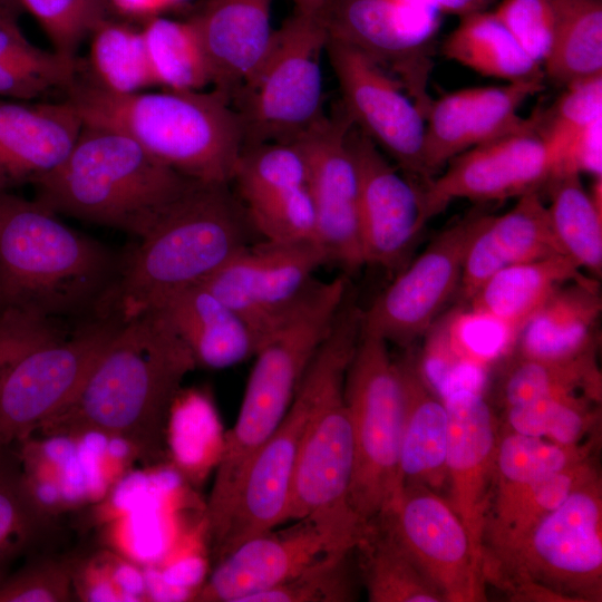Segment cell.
<instances>
[{"mask_svg": "<svg viewBox=\"0 0 602 602\" xmlns=\"http://www.w3.org/2000/svg\"><path fill=\"white\" fill-rule=\"evenodd\" d=\"M48 508L31 491L14 445L0 448V581L52 533Z\"/></svg>", "mask_w": 602, "mask_h": 602, "instance_id": "34", "label": "cell"}, {"mask_svg": "<svg viewBox=\"0 0 602 602\" xmlns=\"http://www.w3.org/2000/svg\"><path fill=\"white\" fill-rule=\"evenodd\" d=\"M273 0H202L188 16L213 88L231 99L263 59L273 33Z\"/></svg>", "mask_w": 602, "mask_h": 602, "instance_id": "25", "label": "cell"}, {"mask_svg": "<svg viewBox=\"0 0 602 602\" xmlns=\"http://www.w3.org/2000/svg\"><path fill=\"white\" fill-rule=\"evenodd\" d=\"M380 516L445 602L486 600L480 562L448 499L428 487L407 485Z\"/></svg>", "mask_w": 602, "mask_h": 602, "instance_id": "18", "label": "cell"}, {"mask_svg": "<svg viewBox=\"0 0 602 602\" xmlns=\"http://www.w3.org/2000/svg\"><path fill=\"white\" fill-rule=\"evenodd\" d=\"M84 123L67 100L0 97V192L35 185L67 156Z\"/></svg>", "mask_w": 602, "mask_h": 602, "instance_id": "24", "label": "cell"}, {"mask_svg": "<svg viewBox=\"0 0 602 602\" xmlns=\"http://www.w3.org/2000/svg\"><path fill=\"white\" fill-rule=\"evenodd\" d=\"M64 99L82 123L128 135L191 179L230 184L233 179L244 126L231 98L215 88L117 94L98 86L81 68Z\"/></svg>", "mask_w": 602, "mask_h": 602, "instance_id": "4", "label": "cell"}, {"mask_svg": "<svg viewBox=\"0 0 602 602\" xmlns=\"http://www.w3.org/2000/svg\"><path fill=\"white\" fill-rule=\"evenodd\" d=\"M343 386L324 399L309 424L285 512V522H312L334 552L353 550L366 526L350 504L356 455Z\"/></svg>", "mask_w": 602, "mask_h": 602, "instance_id": "12", "label": "cell"}, {"mask_svg": "<svg viewBox=\"0 0 602 602\" xmlns=\"http://www.w3.org/2000/svg\"><path fill=\"white\" fill-rule=\"evenodd\" d=\"M328 38L321 14L298 10L273 30L263 59L231 99L244 146L292 142L324 115L320 56Z\"/></svg>", "mask_w": 602, "mask_h": 602, "instance_id": "10", "label": "cell"}, {"mask_svg": "<svg viewBox=\"0 0 602 602\" xmlns=\"http://www.w3.org/2000/svg\"><path fill=\"white\" fill-rule=\"evenodd\" d=\"M334 552L318 527L308 520L255 535L214 561L195 602H249L295 576L323 554Z\"/></svg>", "mask_w": 602, "mask_h": 602, "instance_id": "22", "label": "cell"}, {"mask_svg": "<svg viewBox=\"0 0 602 602\" xmlns=\"http://www.w3.org/2000/svg\"><path fill=\"white\" fill-rule=\"evenodd\" d=\"M329 264L315 241L256 240L202 284L265 341L307 300L315 271ZM264 343V342H263Z\"/></svg>", "mask_w": 602, "mask_h": 602, "instance_id": "14", "label": "cell"}, {"mask_svg": "<svg viewBox=\"0 0 602 602\" xmlns=\"http://www.w3.org/2000/svg\"><path fill=\"white\" fill-rule=\"evenodd\" d=\"M294 4V10L308 13L322 14L332 0H291Z\"/></svg>", "mask_w": 602, "mask_h": 602, "instance_id": "55", "label": "cell"}, {"mask_svg": "<svg viewBox=\"0 0 602 602\" xmlns=\"http://www.w3.org/2000/svg\"><path fill=\"white\" fill-rule=\"evenodd\" d=\"M447 164L443 174L425 184L433 217L455 198L492 202L538 191L554 171L537 110L516 129L472 147Z\"/></svg>", "mask_w": 602, "mask_h": 602, "instance_id": "20", "label": "cell"}, {"mask_svg": "<svg viewBox=\"0 0 602 602\" xmlns=\"http://www.w3.org/2000/svg\"><path fill=\"white\" fill-rule=\"evenodd\" d=\"M17 18L0 16V97L35 101L54 93L65 96L79 75L82 59L33 45Z\"/></svg>", "mask_w": 602, "mask_h": 602, "instance_id": "32", "label": "cell"}, {"mask_svg": "<svg viewBox=\"0 0 602 602\" xmlns=\"http://www.w3.org/2000/svg\"><path fill=\"white\" fill-rule=\"evenodd\" d=\"M362 310L347 297L307 368L283 420L252 458L214 561L244 541L285 522L291 482L309 424L324 399L344 383L361 333Z\"/></svg>", "mask_w": 602, "mask_h": 602, "instance_id": "8", "label": "cell"}, {"mask_svg": "<svg viewBox=\"0 0 602 602\" xmlns=\"http://www.w3.org/2000/svg\"><path fill=\"white\" fill-rule=\"evenodd\" d=\"M443 55L483 76L507 82L543 79L542 65L521 47L491 10L459 18L441 46Z\"/></svg>", "mask_w": 602, "mask_h": 602, "instance_id": "33", "label": "cell"}, {"mask_svg": "<svg viewBox=\"0 0 602 602\" xmlns=\"http://www.w3.org/2000/svg\"><path fill=\"white\" fill-rule=\"evenodd\" d=\"M598 347L565 359L517 356L502 382L504 407L541 397L585 396L601 402Z\"/></svg>", "mask_w": 602, "mask_h": 602, "instance_id": "37", "label": "cell"}, {"mask_svg": "<svg viewBox=\"0 0 602 602\" xmlns=\"http://www.w3.org/2000/svg\"><path fill=\"white\" fill-rule=\"evenodd\" d=\"M245 207L308 185V164L297 140L245 145L233 179Z\"/></svg>", "mask_w": 602, "mask_h": 602, "instance_id": "42", "label": "cell"}, {"mask_svg": "<svg viewBox=\"0 0 602 602\" xmlns=\"http://www.w3.org/2000/svg\"><path fill=\"white\" fill-rule=\"evenodd\" d=\"M554 36L544 75L569 82L602 74V0H552Z\"/></svg>", "mask_w": 602, "mask_h": 602, "instance_id": "36", "label": "cell"}, {"mask_svg": "<svg viewBox=\"0 0 602 602\" xmlns=\"http://www.w3.org/2000/svg\"><path fill=\"white\" fill-rule=\"evenodd\" d=\"M548 217L563 253L580 270L600 278L602 273V211L590 197L576 173L548 179Z\"/></svg>", "mask_w": 602, "mask_h": 602, "instance_id": "38", "label": "cell"}, {"mask_svg": "<svg viewBox=\"0 0 602 602\" xmlns=\"http://www.w3.org/2000/svg\"><path fill=\"white\" fill-rule=\"evenodd\" d=\"M488 215L470 213L441 231L362 310V330L411 348L458 289L467 249Z\"/></svg>", "mask_w": 602, "mask_h": 602, "instance_id": "15", "label": "cell"}, {"mask_svg": "<svg viewBox=\"0 0 602 602\" xmlns=\"http://www.w3.org/2000/svg\"><path fill=\"white\" fill-rule=\"evenodd\" d=\"M482 572L515 601L601 602L600 474L515 540L484 553Z\"/></svg>", "mask_w": 602, "mask_h": 602, "instance_id": "7", "label": "cell"}, {"mask_svg": "<svg viewBox=\"0 0 602 602\" xmlns=\"http://www.w3.org/2000/svg\"><path fill=\"white\" fill-rule=\"evenodd\" d=\"M90 38L89 58L82 60V70L98 86L117 94L156 86L142 30L107 19Z\"/></svg>", "mask_w": 602, "mask_h": 602, "instance_id": "41", "label": "cell"}, {"mask_svg": "<svg viewBox=\"0 0 602 602\" xmlns=\"http://www.w3.org/2000/svg\"><path fill=\"white\" fill-rule=\"evenodd\" d=\"M444 315L449 342L462 358L489 368L514 352L520 330L511 323L469 307Z\"/></svg>", "mask_w": 602, "mask_h": 602, "instance_id": "45", "label": "cell"}, {"mask_svg": "<svg viewBox=\"0 0 602 602\" xmlns=\"http://www.w3.org/2000/svg\"><path fill=\"white\" fill-rule=\"evenodd\" d=\"M349 291L348 276L318 280L302 305L255 353L239 415L227 431L206 507L212 546L221 541L247 467L288 412L298 386Z\"/></svg>", "mask_w": 602, "mask_h": 602, "instance_id": "5", "label": "cell"}, {"mask_svg": "<svg viewBox=\"0 0 602 602\" xmlns=\"http://www.w3.org/2000/svg\"><path fill=\"white\" fill-rule=\"evenodd\" d=\"M592 445L588 441L564 446L507 429L497 441L488 508L537 480L591 457Z\"/></svg>", "mask_w": 602, "mask_h": 602, "instance_id": "39", "label": "cell"}, {"mask_svg": "<svg viewBox=\"0 0 602 602\" xmlns=\"http://www.w3.org/2000/svg\"><path fill=\"white\" fill-rule=\"evenodd\" d=\"M441 14L457 16L459 18L486 11L498 0H430Z\"/></svg>", "mask_w": 602, "mask_h": 602, "instance_id": "53", "label": "cell"}, {"mask_svg": "<svg viewBox=\"0 0 602 602\" xmlns=\"http://www.w3.org/2000/svg\"><path fill=\"white\" fill-rule=\"evenodd\" d=\"M153 310L186 346L196 367H233L254 357L264 342L242 317L203 284L171 294Z\"/></svg>", "mask_w": 602, "mask_h": 602, "instance_id": "27", "label": "cell"}, {"mask_svg": "<svg viewBox=\"0 0 602 602\" xmlns=\"http://www.w3.org/2000/svg\"><path fill=\"white\" fill-rule=\"evenodd\" d=\"M602 310L592 276L555 289L521 327L514 352L533 359H565L598 347Z\"/></svg>", "mask_w": 602, "mask_h": 602, "instance_id": "28", "label": "cell"}, {"mask_svg": "<svg viewBox=\"0 0 602 602\" xmlns=\"http://www.w3.org/2000/svg\"><path fill=\"white\" fill-rule=\"evenodd\" d=\"M599 474L589 457L491 506L485 520L482 556L515 540L540 517L561 505L575 488Z\"/></svg>", "mask_w": 602, "mask_h": 602, "instance_id": "35", "label": "cell"}, {"mask_svg": "<svg viewBox=\"0 0 602 602\" xmlns=\"http://www.w3.org/2000/svg\"><path fill=\"white\" fill-rule=\"evenodd\" d=\"M355 555L369 602H445L382 516L366 524Z\"/></svg>", "mask_w": 602, "mask_h": 602, "instance_id": "30", "label": "cell"}, {"mask_svg": "<svg viewBox=\"0 0 602 602\" xmlns=\"http://www.w3.org/2000/svg\"><path fill=\"white\" fill-rule=\"evenodd\" d=\"M62 329L60 321L17 311L0 313V380L26 352Z\"/></svg>", "mask_w": 602, "mask_h": 602, "instance_id": "51", "label": "cell"}, {"mask_svg": "<svg viewBox=\"0 0 602 602\" xmlns=\"http://www.w3.org/2000/svg\"><path fill=\"white\" fill-rule=\"evenodd\" d=\"M543 79L473 87L433 99L425 117L424 161L429 179L460 153L520 127L518 109Z\"/></svg>", "mask_w": 602, "mask_h": 602, "instance_id": "23", "label": "cell"}, {"mask_svg": "<svg viewBox=\"0 0 602 602\" xmlns=\"http://www.w3.org/2000/svg\"><path fill=\"white\" fill-rule=\"evenodd\" d=\"M40 23L55 50L77 56L81 42L108 18L109 0H18Z\"/></svg>", "mask_w": 602, "mask_h": 602, "instance_id": "46", "label": "cell"}, {"mask_svg": "<svg viewBox=\"0 0 602 602\" xmlns=\"http://www.w3.org/2000/svg\"><path fill=\"white\" fill-rule=\"evenodd\" d=\"M142 33L156 86L171 90H202L211 71L197 32L188 19L153 16Z\"/></svg>", "mask_w": 602, "mask_h": 602, "instance_id": "40", "label": "cell"}, {"mask_svg": "<svg viewBox=\"0 0 602 602\" xmlns=\"http://www.w3.org/2000/svg\"><path fill=\"white\" fill-rule=\"evenodd\" d=\"M352 124L406 175L429 182L424 161L425 117L400 82L355 47L328 38L326 50Z\"/></svg>", "mask_w": 602, "mask_h": 602, "instance_id": "16", "label": "cell"}, {"mask_svg": "<svg viewBox=\"0 0 602 602\" xmlns=\"http://www.w3.org/2000/svg\"><path fill=\"white\" fill-rule=\"evenodd\" d=\"M406 351L398 360L405 387L399 479L401 487L421 485L439 493L447 485V410L420 377L411 348Z\"/></svg>", "mask_w": 602, "mask_h": 602, "instance_id": "29", "label": "cell"}, {"mask_svg": "<svg viewBox=\"0 0 602 602\" xmlns=\"http://www.w3.org/2000/svg\"><path fill=\"white\" fill-rule=\"evenodd\" d=\"M492 11L528 56L543 67L554 36L552 0H501Z\"/></svg>", "mask_w": 602, "mask_h": 602, "instance_id": "50", "label": "cell"}, {"mask_svg": "<svg viewBox=\"0 0 602 602\" xmlns=\"http://www.w3.org/2000/svg\"><path fill=\"white\" fill-rule=\"evenodd\" d=\"M330 38L394 76L426 117L441 13L430 0H332L321 14Z\"/></svg>", "mask_w": 602, "mask_h": 602, "instance_id": "13", "label": "cell"}, {"mask_svg": "<svg viewBox=\"0 0 602 602\" xmlns=\"http://www.w3.org/2000/svg\"><path fill=\"white\" fill-rule=\"evenodd\" d=\"M256 236L230 183L194 181L122 256L100 314L125 322L149 312L171 294L202 284Z\"/></svg>", "mask_w": 602, "mask_h": 602, "instance_id": "3", "label": "cell"}, {"mask_svg": "<svg viewBox=\"0 0 602 602\" xmlns=\"http://www.w3.org/2000/svg\"><path fill=\"white\" fill-rule=\"evenodd\" d=\"M347 142L359 175V216L366 264L399 271L433 217L425 184L394 167L353 124Z\"/></svg>", "mask_w": 602, "mask_h": 602, "instance_id": "19", "label": "cell"}, {"mask_svg": "<svg viewBox=\"0 0 602 602\" xmlns=\"http://www.w3.org/2000/svg\"><path fill=\"white\" fill-rule=\"evenodd\" d=\"M343 395L355 438L350 504L361 521L382 514L402 487L399 452L405 416V387L388 343L362 330L347 369Z\"/></svg>", "mask_w": 602, "mask_h": 602, "instance_id": "9", "label": "cell"}, {"mask_svg": "<svg viewBox=\"0 0 602 602\" xmlns=\"http://www.w3.org/2000/svg\"><path fill=\"white\" fill-rule=\"evenodd\" d=\"M599 118H602V74L565 85L564 93L554 105L547 110L538 111L540 130L554 163L571 136Z\"/></svg>", "mask_w": 602, "mask_h": 602, "instance_id": "47", "label": "cell"}, {"mask_svg": "<svg viewBox=\"0 0 602 602\" xmlns=\"http://www.w3.org/2000/svg\"><path fill=\"white\" fill-rule=\"evenodd\" d=\"M119 10L132 14H149L167 8L164 0H109Z\"/></svg>", "mask_w": 602, "mask_h": 602, "instance_id": "54", "label": "cell"}, {"mask_svg": "<svg viewBox=\"0 0 602 602\" xmlns=\"http://www.w3.org/2000/svg\"><path fill=\"white\" fill-rule=\"evenodd\" d=\"M77 559L30 555L17 571L0 581V602H66L75 595Z\"/></svg>", "mask_w": 602, "mask_h": 602, "instance_id": "48", "label": "cell"}, {"mask_svg": "<svg viewBox=\"0 0 602 602\" xmlns=\"http://www.w3.org/2000/svg\"><path fill=\"white\" fill-rule=\"evenodd\" d=\"M586 276L569 256L554 254L497 271L467 302L520 330L555 289Z\"/></svg>", "mask_w": 602, "mask_h": 602, "instance_id": "31", "label": "cell"}, {"mask_svg": "<svg viewBox=\"0 0 602 602\" xmlns=\"http://www.w3.org/2000/svg\"><path fill=\"white\" fill-rule=\"evenodd\" d=\"M598 404L585 396L541 397L505 407V421L522 435L580 445L600 420Z\"/></svg>", "mask_w": 602, "mask_h": 602, "instance_id": "43", "label": "cell"}, {"mask_svg": "<svg viewBox=\"0 0 602 602\" xmlns=\"http://www.w3.org/2000/svg\"><path fill=\"white\" fill-rule=\"evenodd\" d=\"M565 173L602 177V118L581 128L562 147L552 177Z\"/></svg>", "mask_w": 602, "mask_h": 602, "instance_id": "52", "label": "cell"}, {"mask_svg": "<svg viewBox=\"0 0 602 602\" xmlns=\"http://www.w3.org/2000/svg\"><path fill=\"white\" fill-rule=\"evenodd\" d=\"M564 254L538 191L518 197L506 213L488 215L470 242L463 264L458 292L468 301L497 271L518 263Z\"/></svg>", "mask_w": 602, "mask_h": 602, "instance_id": "26", "label": "cell"}, {"mask_svg": "<svg viewBox=\"0 0 602 602\" xmlns=\"http://www.w3.org/2000/svg\"><path fill=\"white\" fill-rule=\"evenodd\" d=\"M355 548L328 552L290 580L249 602H352L358 600Z\"/></svg>", "mask_w": 602, "mask_h": 602, "instance_id": "44", "label": "cell"}, {"mask_svg": "<svg viewBox=\"0 0 602 602\" xmlns=\"http://www.w3.org/2000/svg\"><path fill=\"white\" fill-rule=\"evenodd\" d=\"M22 7L18 0H0V16H18Z\"/></svg>", "mask_w": 602, "mask_h": 602, "instance_id": "56", "label": "cell"}, {"mask_svg": "<svg viewBox=\"0 0 602 602\" xmlns=\"http://www.w3.org/2000/svg\"><path fill=\"white\" fill-rule=\"evenodd\" d=\"M196 363L156 311L123 322L74 397L38 428L48 437L100 434L154 464L169 453L172 408Z\"/></svg>", "mask_w": 602, "mask_h": 602, "instance_id": "1", "label": "cell"}, {"mask_svg": "<svg viewBox=\"0 0 602 602\" xmlns=\"http://www.w3.org/2000/svg\"><path fill=\"white\" fill-rule=\"evenodd\" d=\"M194 181L128 135L84 123L64 161L33 185V198L58 215L140 239Z\"/></svg>", "mask_w": 602, "mask_h": 602, "instance_id": "6", "label": "cell"}, {"mask_svg": "<svg viewBox=\"0 0 602 602\" xmlns=\"http://www.w3.org/2000/svg\"><path fill=\"white\" fill-rule=\"evenodd\" d=\"M352 122L339 104L297 139L308 164L315 242L344 274L366 265L359 216V175L347 142Z\"/></svg>", "mask_w": 602, "mask_h": 602, "instance_id": "17", "label": "cell"}, {"mask_svg": "<svg viewBox=\"0 0 602 602\" xmlns=\"http://www.w3.org/2000/svg\"><path fill=\"white\" fill-rule=\"evenodd\" d=\"M246 211L261 239L315 241V212L308 185L253 205Z\"/></svg>", "mask_w": 602, "mask_h": 602, "instance_id": "49", "label": "cell"}, {"mask_svg": "<svg viewBox=\"0 0 602 602\" xmlns=\"http://www.w3.org/2000/svg\"><path fill=\"white\" fill-rule=\"evenodd\" d=\"M123 321L80 319L18 359L0 380V448L30 437L80 388Z\"/></svg>", "mask_w": 602, "mask_h": 602, "instance_id": "11", "label": "cell"}, {"mask_svg": "<svg viewBox=\"0 0 602 602\" xmlns=\"http://www.w3.org/2000/svg\"><path fill=\"white\" fill-rule=\"evenodd\" d=\"M165 3H166V7H173V6H176V4H179L182 2H184L185 0H164Z\"/></svg>", "mask_w": 602, "mask_h": 602, "instance_id": "57", "label": "cell"}, {"mask_svg": "<svg viewBox=\"0 0 602 602\" xmlns=\"http://www.w3.org/2000/svg\"><path fill=\"white\" fill-rule=\"evenodd\" d=\"M120 263L35 198L0 192V313L55 321L99 315Z\"/></svg>", "mask_w": 602, "mask_h": 602, "instance_id": "2", "label": "cell"}, {"mask_svg": "<svg viewBox=\"0 0 602 602\" xmlns=\"http://www.w3.org/2000/svg\"><path fill=\"white\" fill-rule=\"evenodd\" d=\"M443 401L448 416V502L463 522L482 565L483 533L499 437L497 423L484 392L457 390Z\"/></svg>", "mask_w": 602, "mask_h": 602, "instance_id": "21", "label": "cell"}]
</instances>
